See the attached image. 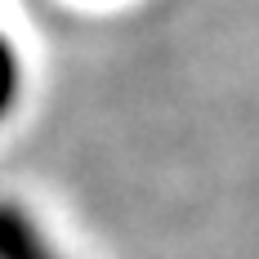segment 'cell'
I'll return each instance as SVG.
<instances>
[{"label":"cell","instance_id":"cell-2","mask_svg":"<svg viewBox=\"0 0 259 259\" xmlns=\"http://www.w3.org/2000/svg\"><path fill=\"white\" fill-rule=\"evenodd\" d=\"M18 80H23V72H18V54H14V45L0 36V116L14 107V99H18Z\"/></svg>","mask_w":259,"mask_h":259},{"label":"cell","instance_id":"cell-1","mask_svg":"<svg viewBox=\"0 0 259 259\" xmlns=\"http://www.w3.org/2000/svg\"><path fill=\"white\" fill-rule=\"evenodd\" d=\"M0 259H58L50 237L40 233L23 214V206H14V201H0Z\"/></svg>","mask_w":259,"mask_h":259}]
</instances>
